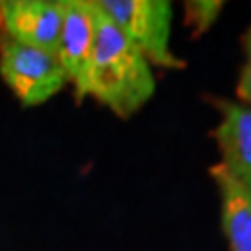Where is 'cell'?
<instances>
[{
	"instance_id": "8",
	"label": "cell",
	"mask_w": 251,
	"mask_h": 251,
	"mask_svg": "<svg viewBox=\"0 0 251 251\" xmlns=\"http://www.w3.org/2000/svg\"><path fill=\"white\" fill-rule=\"evenodd\" d=\"M224 9V2L218 0H191L184 4L186 11V25L193 29V36L197 38L214 25L220 13Z\"/></svg>"
},
{
	"instance_id": "1",
	"label": "cell",
	"mask_w": 251,
	"mask_h": 251,
	"mask_svg": "<svg viewBox=\"0 0 251 251\" xmlns=\"http://www.w3.org/2000/svg\"><path fill=\"white\" fill-rule=\"evenodd\" d=\"M92 4L94 44L75 99H94L117 117H132L155 94V75L149 61L126 38L113 21L100 11L97 0Z\"/></svg>"
},
{
	"instance_id": "4",
	"label": "cell",
	"mask_w": 251,
	"mask_h": 251,
	"mask_svg": "<svg viewBox=\"0 0 251 251\" xmlns=\"http://www.w3.org/2000/svg\"><path fill=\"white\" fill-rule=\"evenodd\" d=\"M63 27V0H2V36L23 44L57 52Z\"/></svg>"
},
{
	"instance_id": "3",
	"label": "cell",
	"mask_w": 251,
	"mask_h": 251,
	"mask_svg": "<svg viewBox=\"0 0 251 251\" xmlns=\"http://www.w3.org/2000/svg\"><path fill=\"white\" fill-rule=\"evenodd\" d=\"M0 77L23 107L44 105L67 84L57 52L6 36H0Z\"/></svg>"
},
{
	"instance_id": "2",
	"label": "cell",
	"mask_w": 251,
	"mask_h": 251,
	"mask_svg": "<svg viewBox=\"0 0 251 251\" xmlns=\"http://www.w3.org/2000/svg\"><path fill=\"white\" fill-rule=\"evenodd\" d=\"M113 25L149 61L163 69H184L186 63L170 49L172 2L166 0H97Z\"/></svg>"
},
{
	"instance_id": "7",
	"label": "cell",
	"mask_w": 251,
	"mask_h": 251,
	"mask_svg": "<svg viewBox=\"0 0 251 251\" xmlns=\"http://www.w3.org/2000/svg\"><path fill=\"white\" fill-rule=\"evenodd\" d=\"M220 193L222 230L228 241V251H251V193L222 163L209 170Z\"/></svg>"
},
{
	"instance_id": "5",
	"label": "cell",
	"mask_w": 251,
	"mask_h": 251,
	"mask_svg": "<svg viewBox=\"0 0 251 251\" xmlns=\"http://www.w3.org/2000/svg\"><path fill=\"white\" fill-rule=\"evenodd\" d=\"M220 122L214 138L222 153V166L251 193V105L218 100Z\"/></svg>"
},
{
	"instance_id": "9",
	"label": "cell",
	"mask_w": 251,
	"mask_h": 251,
	"mask_svg": "<svg viewBox=\"0 0 251 251\" xmlns=\"http://www.w3.org/2000/svg\"><path fill=\"white\" fill-rule=\"evenodd\" d=\"M241 42H243V52H245V63H243V67H241L237 97L243 105H251V25L245 29Z\"/></svg>"
},
{
	"instance_id": "6",
	"label": "cell",
	"mask_w": 251,
	"mask_h": 251,
	"mask_svg": "<svg viewBox=\"0 0 251 251\" xmlns=\"http://www.w3.org/2000/svg\"><path fill=\"white\" fill-rule=\"evenodd\" d=\"M94 44V19L90 0H63V27L57 57L67 84L77 88L88 67Z\"/></svg>"
}]
</instances>
